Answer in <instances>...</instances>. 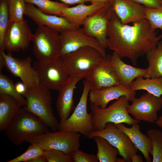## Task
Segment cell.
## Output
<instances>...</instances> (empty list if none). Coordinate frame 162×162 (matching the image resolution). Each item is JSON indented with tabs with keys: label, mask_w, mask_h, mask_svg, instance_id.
I'll use <instances>...</instances> for the list:
<instances>
[{
	"label": "cell",
	"mask_w": 162,
	"mask_h": 162,
	"mask_svg": "<svg viewBox=\"0 0 162 162\" xmlns=\"http://www.w3.org/2000/svg\"><path fill=\"white\" fill-rule=\"evenodd\" d=\"M144 10L146 18L154 28L162 30V6L157 8L145 7Z\"/></svg>",
	"instance_id": "836d02e7"
},
{
	"label": "cell",
	"mask_w": 162,
	"mask_h": 162,
	"mask_svg": "<svg viewBox=\"0 0 162 162\" xmlns=\"http://www.w3.org/2000/svg\"><path fill=\"white\" fill-rule=\"evenodd\" d=\"M147 135L152 144L150 152L153 162H162V132L158 129H151L147 132Z\"/></svg>",
	"instance_id": "83f0119b"
},
{
	"label": "cell",
	"mask_w": 162,
	"mask_h": 162,
	"mask_svg": "<svg viewBox=\"0 0 162 162\" xmlns=\"http://www.w3.org/2000/svg\"><path fill=\"white\" fill-rule=\"evenodd\" d=\"M27 101L24 108L39 118L53 131L58 130V121L53 114L50 89L39 84L27 89L23 96Z\"/></svg>",
	"instance_id": "3957f363"
},
{
	"label": "cell",
	"mask_w": 162,
	"mask_h": 162,
	"mask_svg": "<svg viewBox=\"0 0 162 162\" xmlns=\"http://www.w3.org/2000/svg\"><path fill=\"white\" fill-rule=\"evenodd\" d=\"M61 57L65 70L70 76L84 79L106 58L98 50L89 46L81 48Z\"/></svg>",
	"instance_id": "277c9868"
},
{
	"label": "cell",
	"mask_w": 162,
	"mask_h": 162,
	"mask_svg": "<svg viewBox=\"0 0 162 162\" xmlns=\"http://www.w3.org/2000/svg\"><path fill=\"white\" fill-rule=\"evenodd\" d=\"M138 123H134L129 128L123 123L115 125L128 136L136 147L142 152L146 161L151 162L152 161L149 154L152 148L151 142L147 135L140 131Z\"/></svg>",
	"instance_id": "603a6c76"
},
{
	"label": "cell",
	"mask_w": 162,
	"mask_h": 162,
	"mask_svg": "<svg viewBox=\"0 0 162 162\" xmlns=\"http://www.w3.org/2000/svg\"><path fill=\"white\" fill-rule=\"evenodd\" d=\"M10 24L8 0H0V50H4L5 36Z\"/></svg>",
	"instance_id": "4dcf8cb0"
},
{
	"label": "cell",
	"mask_w": 162,
	"mask_h": 162,
	"mask_svg": "<svg viewBox=\"0 0 162 162\" xmlns=\"http://www.w3.org/2000/svg\"><path fill=\"white\" fill-rule=\"evenodd\" d=\"M26 3L35 4L43 12L60 16L63 9L68 5L50 0H24Z\"/></svg>",
	"instance_id": "f546056e"
},
{
	"label": "cell",
	"mask_w": 162,
	"mask_h": 162,
	"mask_svg": "<svg viewBox=\"0 0 162 162\" xmlns=\"http://www.w3.org/2000/svg\"><path fill=\"white\" fill-rule=\"evenodd\" d=\"M146 55L148 66L143 77L153 78L162 76V40Z\"/></svg>",
	"instance_id": "d4e9b609"
},
{
	"label": "cell",
	"mask_w": 162,
	"mask_h": 162,
	"mask_svg": "<svg viewBox=\"0 0 162 162\" xmlns=\"http://www.w3.org/2000/svg\"><path fill=\"white\" fill-rule=\"evenodd\" d=\"M5 131L10 142L20 146L28 140L47 133L49 130L39 118L22 108Z\"/></svg>",
	"instance_id": "7a4b0ae2"
},
{
	"label": "cell",
	"mask_w": 162,
	"mask_h": 162,
	"mask_svg": "<svg viewBox=\"0 0 162 162\" xmlns=\"http://www.w3.org/2000/svg\"><path fill=\"white\" fill-rule=\"evenodd\" d=\"M83 78L77 76H70L67 82L59 91L56 102V108L60 121L67 119L74 109L73 94L75 86Z\"/></svg>",
	"instance_id": "ffe728a7"
},
{
	"label": "cell",
	"mask_w": 162,
	"mask_h": 162,
	"mask_svg": "<svg viewBox=\"0 0 162 162\" xmlns=\"http://www.w3.org/2000/svg\"><path fill=\"white\" fill-rule=\"evenodd\" d=\"M33 35L27 20L10 23L5 36L4 50L25 51L32 42Z\"/></svg>",
	"instance_id": "5bb4252c"
},
{
	"label": "cell",
	"mask_w": 162,
	"mask_h": 162,
	"mask_svg": "<svg viewBox=\"0 0 162 162\" xmlns=\"http://www.w3.org/2000/svg\"><path fill=\"white\" fill-rule=\"evenodd\" d=\"M25 15L34 22L38 26H47L60 33L77 28L65 18L45 13L30 3H26Z\"/></svg>",
	"instance_id": "2e32d148"
},
{
	"label": "cell",
	"mask_w": 162,
	"mask_h": 162,
	"mask_svg": "<svg viewBox=\"0 0 162 162\" xmlns=\"http://www.w3.org/2000/svg\"><path fill=\"white\" fill-rule=\"evenodd\" d=\"M44 150L35 145L30 144L22 154L8 162H30L36 158L43 155Z\"/></svg>",
	"instance_id": "d6a6232c"
},
{
	"label": "cell",
	"mask_w": 162,
	"mask_h": 162,
	"mask_svg": "<svg viewBox=\"0 0 162 162\" xmlns=\"http://www.w3.org/2000/svg\"><path fill=\"white\" fill-rule=\"evenodd\" d=\"M114 11L123 24L146 19L144 6L131 0H112Z\"/></svg>",
	"instance_id": "44dd1931"
},
{
	"label": "cell",
	"mask_w": 162,
	"mask_h": 162,
	"mask_svg": "<svg viewBox=\"0 0 162 162\" xmlns=\"http://www.w3.org/2000/svg\"><path fill=\"white\" fill-rule=\"evenodd\" d=\"M134 2L143 4L146 7L158 8L162 6V0H131Z\"/></svg>",
	"instance_id": "8d00e7d4"
},
{
	"label": "cell",
	"mask_w": 162,
	"mask_h": 162,
	"mask_svg": "<svg viewBox=\"0 0 162 162\" xmlns=\"http://www.w3.org/2000/svg\"><path fill=\"white\" fill-rule=\"evenodd\" d=\"M33 50L38 62L47 63L59 57L58 32L47 26L40 25L33 34Z\"/></svg>",
	"instance_id": "52a82bcc"
},
{
	"label": "cell",
	"mask_w": 162,
	"mask_h": 162,
	"mask_svg": "<svg viewBox=\"0 0 162 162\" xmlns=\"http://www.w3.org/2000/svg\"><path fill=\"white\" fill-rule=\"evenodd\" d=\"M60 43L59 56H62L86 46L99 50L103 56H107L105 48L95 38L80 27L64 31L59 34Z\"/></svg>",
	"instance_id": "30bf717a"
},
{
	"label": "cell",
	"mask_w": 162,
	"mask_h": 162,
	"mask_svg": "<svg viewBox=\"0 0 162 162\" xmlns=\"http://www.w3.org/2000/svg\"><path fill=\"white\" fill-rule=\"evenodd\" d=\"M46 158L44 155L39 156L31 160L30 162H46Z\"/></svg>",
	"instance_id": "60d3db41"
},
{
	"label": "cell",
	"mask_w": 162,
	"mask_h": 162,
	"mask_svg": "<svg viewBox=\"0 0 162 162\" xmlns=\"http://www.w3.org/2000/svg\"><path fill=\"white\" fill-rule=\"evenodd\" d=\"M156 30L146 19L132 26L123 24L113 10L108 27L106 47L136 65L138 58L155 47L162 38V33L157 35Z\"/></svg>",
	"instance_id": "6da1fadb"
},
{
	"label": "cell",
	"mask_w": 162,
	"mask_h": 162,
	"mask_svg": "<svg viewBox=\"0 0 162 162\" xmlns=\"http://www.w3.org/2000/svg\"><path fill=\"white\" fill-rule=\"evenodd\" d=\"M106 59L116 75L120 84L130 88L132 82L137 77H143L147 69L136 68L124 63L116 52L107 55Z\"/></svg>",
	"instance_id": "ac0fdd59"
},
{
	"label": "cell",
	"mask_w": 162,
	"mask_h": 162,
	"mask_svg": "<svg viewBox=\"0 0 162 162\" xmlns=\"http://www.w3.org/2000/svg\"><path fill=\"white\" fill-rule=\"evenodd\" d=\"M80 136V133L72 131H49L26 142L38 146L44 150L56 149L70 154L74 150L79 148Z\"/></svg>",
	"instance_id": "ba28073f"
},
{
	"label": "cell",
	"mask_w": 162,
	"mask_h": 162,
	"mask_svg": "<svg viewBox=\"0 0 162 162\" xmlns=\"http://www.w3.org/2000/svg\"><path fill=\"white\" fill-rule=\"evenodd\" d=\"M73 162H98L96 155L88 154L76 148L70 153Z\"/></svg>",
	"instance_id": "d590c367"
},
{
	"label": "cell",
	"mask_w": 162,
	"mask_h": 162,
	"mask_svg": "<svg viewBox=\"0 0 162 162\" xmlns=\"http://www.w3.org/2000/svg\"><path fill=\"white\" fill-rule=\"evenodd\" d=\"M161 3H162V2Z\"/></svg>",
	"instance_id": "f6af8a7d"
},
{
	"label": "cell",
	"mask_w": 162,
	"mask_h": 162,
	"mask_svg": "<svg viewBox=\"0 0 162 162\" xmlns=\"http://www.w3.org/2000/svg\"><path fill=\"white\" fill-rule=\"evenodd\" d=\"M15 88L17 92L22 96L27 90L26 86L22 82L16 83L15 84Z\"/></svg>",
	"instance_id": "74e56055"
},
{
	"label": "cell",
	"mask_w": 162,
	"mask_h": 162,
	"mask_svg": "<svg viewBox=\"0 0 162 162\" xmlns=\"http://www.w3.org/2000/svg\"><path fill=\"white\" fill-rule=\"evenodd\" d=\"M83 83V92L79 103L71 115L59 122L58 130L78 133L88 137L94 131L92 115L88 113L87 110L88 95L91 89L86 80Z\"/></svg>",
	"instance_id": "8992f818"
},
{
	"label": "cell",
	"mask_w": 162,
	"mask_h": 162,
	"mask_svg": "<svg viewBox=\"0 0 162 162\" xmlns=\"http://www.w3.org/2000/svg\"><path fill=\"white\" fill-rule=\"evenodd\" d=\"M85 79L91 90L101 89L120 84L106 58Z\"/></svg>",
	"instance_id": "d6986e66"
},
{
	"label": "cell",
	"mask_w": 162,
	"mask_h": 162,
	"mask_svg": "<svg viewBox=\"0 0 162 162\" xmlns=\"http://www.w3.org/2000/svg\"><path fill=\"white\" fill-rule=\"evenodd\" d=\"M131 161L132 162H143L142 157L141 155L135 154L131 157Z\"/></svg>",
	"instance_id": "ab89813d"
},
{
	"label": "cell",
	"mask_w": 162,
	"mask_h": 162,
	"mask_svg": "<svg viewBox=\"0 0 162 162\" xmlns=\"http://www.w3.org/2000/svg\"><path fill=\"white\" fill-rule=\"evenodd\" d=\"M140 76L132 82L130 88L132 91L144 90L154 95H162V76L156 78H143Z\"/></svg>",
	"instance_id": "4316f807"
},
{
	"label": "cell",
	"mask_w": 162,
	"mask_h": 162,
	"mask_svg": "<svg viewBox=\"0 0 162 162\" xmlns=\"http://www.w3.org/2000/svg\"><path fill=\"white\" fill-rule=\"evenodd\" d=\"M97 147L96 155L100 162H126L123 158H118V149L104 138L95 136L93 138Z\"/></svg>",
	"instance_id": "484cf974"
},
{
	"label": "cell",
	"mask_w": 162,
	"mask_h": 162,
	"mask_svg": "<svg viewBox=\"0 0 162 162\" xmlns=\"http://www.w3.org/2000/svg\"><path fill=\"white\" fill-rule=\"evenodd\" d=\"M26 3L24 0H8L10 23L23 20Z\"/></svg>",
	"instance_id": "1f68e13d"
},
{
	"label": "cell",
	"mask_w": 162,
	"mask_h": 162,
	"mask_svg": "<svg viewBox=\"0 0 162 162\" xmlns=\"http://www.w3.org/2000/svg\"><path fill=\"white\" fill-rule=\"evenodd\" d=\"M111 1L88 16L82 25L84 29L105 48H107L108 27L113 11Z\"/></svg>",
	"instance_id": "9a60e30c"
},
{
	"label": "cell",
	"mask_w": 162,
	"mask_h": 162,
	"mask_svg": "<svg viewBox=\"0 0 162 162\" xmlns=\"http://www.w3.org/2000/svg\"><path fill=\"white\" fill-rule=\"evenodd\" d=\"M44 155L47 162H73L70 154L56 149L45 150Z\"/></svg>",
	"instance_id": "e575fe53"
},
{
	"label": "cell",
	"mask_w": 162,
	"mask_h": 162,
	"mask_svg": "<svg viewBox=\"0 0 162 162\" xmlns=\"http://www.w3.org/2000/svg\"><path fill=\"white\" fill-rule=\"evenodd\" d=\"M129 100L126 96L121 97L108 107L102 109L90 104L94 131L101 130L106 124L112 122L116 124L126 123L129 125L140 121L132 118L127 111Z\"/></svg>",
	"instance_id": "5b68a950"
},
{
	"label": "cell",
	"mask_w": 162,
	"mask_h": 162,
	"mask_svg": "<svg viewBox=\"0 0 162 162\" xmlns=\"http://www.w3.org/2000/svg\"><path fill=\"white\" fill-rule=\"evenodd\" d=\"M5 67L14 76L20 78L27 89H31L39 84L37 74L31 66L32 59L29 56L23 58L14 57L10 52L5 53L0 50Z\"/></svg>",
	"instance_id": "4fadbf2b"
},
{
	"label": "cell",
	"mask_w": 162,
	"mask_h": 162,
	"mask_svg": "<svg viewBox=\"0 0 162 162\" xmlns=\"http://www.w3.org/2000/svg\"><path fill=\"white\" fill-rule=\"evenodd\" d=\"M0 94H7L14 97L22 106H25L26 104V99L17 92L13 81L1 72H0Z\"/></svg>",
	"instance_id": "f1b7e54d"
},
{
	"label": "cell",
	"mask_w": 162,
	"mask_h": 162,
	"mask_svg": "<svg viewBox=\"0 0 162 162\" xmlns=\"http://www.w3.org/2000/svg\"><path fill=\"white\" fill-rule=\"evenodd\" d=\"M112 0H89L90 2L92 4H99L103 3H108Z\"/></svg>",
	"instance_id": "b9f144b4"
},
{
	"label": "cell",
	"mask_w": 162,
	"mask_h": 162,
	"mask_svg": "<svg viewBox=\"0 0 162 162\" xmlns=\"http://www.w3.org/2000/svg\"><path fill=\"white\" fill-rule=\"evenodd\" d=\"M100 136L106 140L118 150L119 154L126 162H131V157L136 153L138 149L128 136L119 129L115 124L108 122L102 130L90 132L88 138Z\"/></svg>",
	"instance_id": "8fae6325"
},
{
	"label": "cell",
	"mask_w": 162,
	"mask_h": 162,
	"mask_svg": "<svg viewBox=\"0 0 162 162\" xmlns=\"http://www.w3.org/2000/svg\"><path fill=\"white\" fill-rule=\"evenodd\" d=\"M129 104L127 111L133 118L139 121L155 123L158 118V112L162 107V98L154 95L148 92L140 98H134Z\"/></svg>",
	"instance_id": "7c38bea8"
},
{
	"label": "cell",
	"mask_w": 162,
	"mask_h": 162,
	"mask_svg": "<svg viewBox=\"0 0 162 162\" xmlns=\"http://www.w3.org/2000/svg\"><path fill=\"white\" fill-rule=\"evenodd\" d=\"M4 67H5V62L3 57L0 54V72Z\"/></svg>",
	"instance_id": "ee69618b"
},
{
	"label": "cell",
	"mask_w": 162,
	"mask_h": 162,
	"mask_svg": "<svg viewBox=\"0 0 162 162\" xmlns=\"http://www.w3.org/2000/svg\"><path fill=\"white\" fill-rule=\"evenodd\" d=\"M109 2L91 4L88 5L81 3L71 7L67 6L63 9L60 16L66 18L76 27H80L88 16L103 8Z\"/></svg>",
	"instance_id": "7402d4cb"
},
{
	"label": "cell",
	"mask_w": 162,
	"mask_h": 162,
	"mask_svg": "<svg viewBox=\"0 0 162 162\" xmlns=\"http://www.w3.org/2000/svg\"><path fill=\"white\" fill-rule=\"evenodd\" d=\"M63 3L66 4L73 5L90 2L89 0H59Z\"/></svg>",
	"instance_id": "f35d334b"
},
{
	"label": "cell",
	"mask_w": 162,
	"mask_h": 162,
	"mask_svg": "<svg viewBox=\"0 0 162 162\" xmlns=\"http://www.w3.org/2000/svg\"><path fill=\"white\" fill-rule=\"evenodd\" d=\"M33 67L37 74L39 84L50 90L59 92L70 76L65 70L61 56L47 63L35 61Z\"/></svg>",
	"instance_id": "9c48e42d"
},
{
	"label": "cell",
	"mask_w": 162,
	"mask_h": 162,
	"mask_svg": "<svg viewBox=\"0 0 162 162\" xmlns=\"http://www.w3.org/2000/svg\"><path fill=\"white\" fill-rule=\"evenodd\" d=\"M22 105L14 97L0 94V131L5 130L13 118L21 109Z\"/></svg>",
	"instance_id": "cb8c5ba5"
},
{
	"label": "cell",
	"mask_w": 162,
	"mask_h": 162,
	"mask_svg": "<svg viewBox=\"0 0 162 162\" xmlns=\"http://www.w3.org/2000/svg\"><path fill=\"white\" fill-rule=\"evenodd\" d=\"M155 123L158 126L162 129V115L158 118Z\"/></svg>",
	"instance_id": "7bdbcfd3"
},
{
	"label": "cell",
	"mask_w": 162,
	"mask_h": 162,
	"mask_svg": "<svg viewBox=\"0 0 162 162\" xmlns=\"http://www.w3.org/2000/svg\"><path fill=\"white\" fill-rule=\"evenodd\" d=\"M135 91L132 90L122 84L99 89L91 90L89 93L91 104L104 109L108 103L122 96L126 97L129 101L135 98Z\"/></svg>",
	"instance_id": "e0dca14e"
}]
</instances>
